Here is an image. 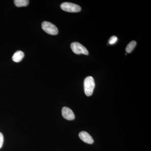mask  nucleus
<instances>
[{"instance_id": "nucleus-5", "label": "nucleus", "mask_w": 151, "mask_h": 151, "mask_svg": "<svg viewBox=\"0 0 151 151\" xmlns=\"http://www.w3.org/2000/svg\"><path fill=\"white\" fill-rule=\"evenodd\" d=\"M62 115L64 119L67 120H73L75 119V115L70 108L64 107L62 109Z\"/></svg>"}, {"instance_id": "nucleus-6", "label": "nucleus", "mask_w": 151, "mask_h": 151, "mask_svg": "<svg viewBox=\"0 0 151 151\" xmlns=\"http://www.w3.org/2000/svg\"><path fill=\"white\" fill-rule=\"evenodd\" d=\"M79 138L84 142L88 144H92L94 143V140L89 133L85 132H81L79 134Z\"/></svg>"}, {"instance_id": "nucleus-3", "label": "nucleus", "mask_w": 151, "mask_h": 151, "mask_svg": "<svg viewBox=\"0 0 151 151\" xmlns=\"http://www.w3.org/2000/svg\"><path fill=\"white\" fill-rule=\"evenodd\" d=\"M60 8L63 10L68 12H78L81 10L80 6L73 3L64 2L60 5Z\"/></svg>"}, {"instance_id": "nucleus-4", "label": "nucleus", "mask_w": 151, "mask_h": 151, "mask_svg": "<svg viewBox=\"0 0 151 151\" xmlns=\"http://www.w3.org/2000/svg\"><path fill=\"white\" fill-rule=\"evenodd\" d=\"M71 50L76 54H83L88 55L89 52L85 47L78 42H73L70 45Z\"/></svg>"}, {"instance_id": "nucleus-1", "label": "nucleus", "mask_w": 151, "mask_h": 151, "mask_svg": "<svg viewBox=\"0 0 151 151\" xmlns=\"http://www.w3.org/2000/svg\"><path fill=\"white\" fill-rule=\"evenodd\" d=\"M84 86L85 94L88 97L91 96L95 87L94 78L91 76L86 77L84 79Z\"/></svg>"}, {"instance_id": "nucleus-9", "label": "nucleus", "mask_w": 151, "mask_h": 151, "mask_svg": "<svg viewBox=\"0 0 151 151\" xmlns=\"http://www.w3.org/2000/svg\"><path fill=\"white\" fill-rule=\"evenodd\" d=\"M137 45V42L135 41H132L127 45L126 49V51L127 53H130L133 51Z\"/></svg>"}, {"instance_id": "nucleus-2", "label": "nucleus", "mask_w": 151, "mask_h": 151, "mask_svg": "<svg viewBox=\"0 0 151 151\" xmlns=\"http://www.w3.org/2000/svg\"><path fill=\"white\" fill-rule=\"evenodd\" d=\"M42 27L45 32L50 35H56L58 32L57 27L50 22H43L42 24Z\"/></svg>"}, {"instance_id": "nucleus-8", "label": "nucleus", "mask_w": 151, "mask_h": 151, "mask_svg": "<svg viewBox=\"0 0 151 151\" xmlns=\"http://www.w3.org/2000/svg\"><path fill=\"white\" fill-rule=\"evenodd\" d=\"M16 6L18 7L27 6L29 4V1L27 0H15L14 1Z\"/></svg>"}, {"instance_id": "nucleus-7", "label": "nucleus", "mask_w": 151, "mask_h": 151, "mask_svg": "<svg viewBox=\"0 0 151 151\" xmlns=\"http://www.w3.org/2000/svg\"><path fill=\"white\" fill-rule=\"evenodd\" d=\"M24 56V54L22 51H17L12 56V60L14 62L18 63L20 62Z\"/></svg>"}, {"instance_id": "nucleus-10", "label": "nucleus", "mask_w": 151, "mask_h": 151, "mask_svg": "<svg viewBox=\"0 0 151 151\" xmlns=\"http://www.w3.org/2000/svg\"><path fill=\"white\" fill-rule=\"evenodd\" d=\"M118 40V38L116 36H113L110 38L109 40V43L110 45H113L116 43V42Z\"/></svg>"}, {"instance_id": "nucleus-11", "label": "nucleus", "mask_w": 151, "mask_h": 151, "mask_svg": "<svg viewBox=\"0 0 151 151\" xmlns=\"http://www.w3.org/2000/svg\"><path fill=\"white\" fill-rule=\"evenodd\" d=\"M4 140V136H3V134L0 132V149L2 147Z\"/></svg>"}]
</instances>
